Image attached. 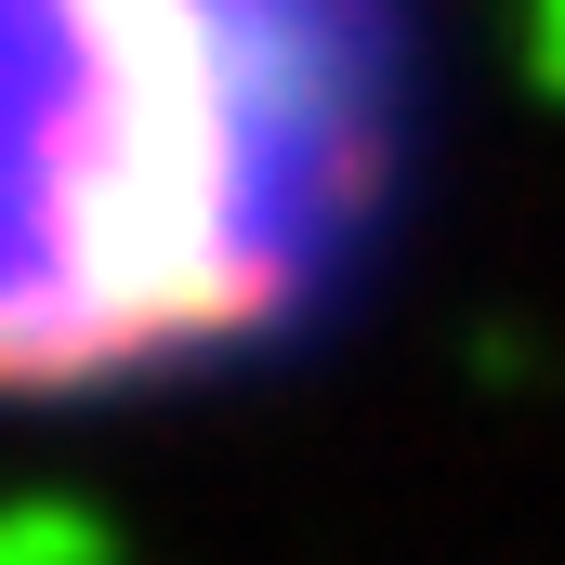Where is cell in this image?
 <instances>
[{
    "label": "cell",
    "mask_w": 565,
    "mask_h": 565,
    "mask_svg": "<svg viewBox=\"0 0 565 565\" xmlns=\"http://www.w3.org/2000/svg\"><path fill=\"white\" fill-rule=\"evenodd\" d=\"M395 119V0H0V395H119L316 316Z\"/></svg>",
    "instance_id": "obj_1"
}]
</instances>
